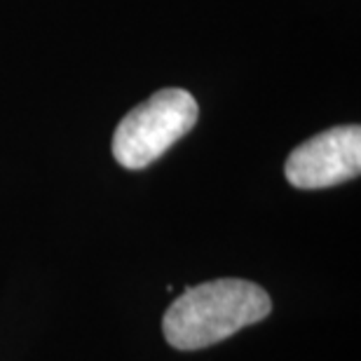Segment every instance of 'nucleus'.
<instances>
[{
    "instance_id": "7ed1b4c3",
    "label": "nucleus",
    "mask_w": 361,
    "mask_h": 361,
    "mask_svg": "<svg viewBox=\"0 0 361 361\" xmlns=\"http://www.w3.org/2000/svg\"><path fill=\"white\" fill-rule=\"evenodd\" d=\"M361 171V129L343 125L312 136L291 150L286 180L298 190H322L357 178Z\"/></svg>"
},
{
    "instance_id": "f257e3e1",
    "label": "nucleus",
    "mask_w": 361,
    "mask_h": 361,
    "mask_svg": "<svg viewBox=\"0 0 361 361\" xmlns=\"http://www.w3.org/2000/svg\"><path fill=\"white\" fill-rule=\"evenodd\" d=\"M265 288L247 279H214L183 291L164 312V341L176 350H202L270 314Z\"/></svg>"
},
{
    "instance_id": "f03ea898",
    "label": "nucleus",
    "mask_w": 361,
    "mask_h": 361,
    "mask_svg": "<svg viewBox=\"0 0 361 361\" xmlns=\"http://www.w3.org/2000/svg\"><path fill=\"white\" fill-rule=\"evenodd\" d=\"M200 108L190 92L167 87L132 108L113 134V157L125 169H146L197 122Z\"/></svg>"
}]
</instances>
